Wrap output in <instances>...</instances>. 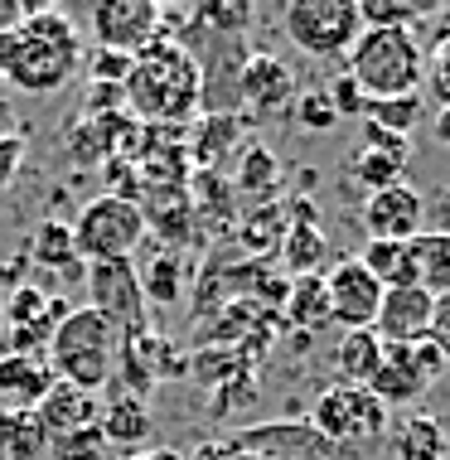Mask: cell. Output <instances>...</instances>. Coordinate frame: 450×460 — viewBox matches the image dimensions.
Segmentation results:
<instances>
[{"label":"cell","mask_w":450,"mask_h":460,"mask_svg":"<svg viewBox=\"0 0 450 460\" xmlns=\"http://www.w3.org/2000/svg\"><path fill=\"white\" fill-rule=\"evenodd\" d=\"M83 34L73 15L54 5H30L10 34H0V78L5 88L49 97L64 93L68 78L83 68Z\"/></svg>","instance_id":"6da1fadb"},{"label":"cell","mask_w":450,"mask_h":460,"mask_svg":"<svg viewBox=\"0 0 450 460\" xmlns=\"http://www.w3.org/2000/svg\"><path fill=\"white\" fill-rule=\"evenodd\" d=\"M121 97H127V117H136L141 127H184L204 107V73L180 40L160 34L131 58Z\"/></svg>","instance_id":"7a4b0ae2"},{"label":"cell","mask_w":450,"mask_h":460,"mask_svg":"<svg viewBox=\"0 0 450 460\" xmlns=\"http://www.w3.org/2000/svg\"><path fill=\"white\" fill-rule=\"evenodd\" d=\"M117 354H121V330L97 315L93 305H83L54 330L44 358L58 383H73L83 393H102L117 378Z\"/></svg>","instance_id":"3957f363"},{"label":"cell","mask_w":450,"mask_h":460,"mask_svg":"<svg viewBox=\"0 0 450 460\" xmlns=\"http://www.w3.org/2000/svg\"><path fill=\"white\" fill-rule=\"evenodd\" d=\"M349 78L364 88L368 102L378 97H407L427 83V49L417 30H364L349 49Z\"/></svg>","instance_id":"277c9868"},{"label":"cell","mask_w":450,"mask_h":460,"mask_svg":"<svg viewBox=\"0 0 450 460\" xmlns=\"http://www.w3.org/2000/svg\"><path fill=\"white\" fill-rule=\"evenodd\" d=\"M68 228H73V247H78V257L87 267L93 262H127V257H136V247L146 243L141 199H127V194L87 199Z\"/></svg>","instance_id":"5b68a950"},{"label":"cell","mask_w":450,"mask_h":460,"mask_svg":"<svg viewBox=\"0 0 450 460\" xmlns=\"http://www.w3.org/2000/svg\"><path fill=\"white\" fill-rule=\"evenodd\" d=\"M286 34L310 58H349L354 40L364 34L358 0H291L286 5Z\"/></svg>","instance_id":"8992f818"},{"label":"cell","mask_w":450,"mask_h":460,"mask_svg":"<svg viewBox=\"0 0 450 460\" xmlns=\"http://www.w3.org/2000/svg\"><path fill=\"white\" fill-rule=\"evenodd\" d=\"M310 427L320 431L324 441H334V446H358V441H373V437H383L387 427H393V412L373 397L368 388H349V383H330L320 397H315V407H310Z\"/></svg>","instance_id":"52a82bcc"},{"label":"cell","mask_w":450,"mask_h":460,"mask_svg":"<svg viewBox=\"0 0 450 460\" xmlns=\"http://www.w3.org/2000/svg\"><path fill=\"white\" fill-rule=\"evenodd\" d=\"M446 373V358L431 340H417V344H387V358L383 368L373 373L368 393L393 412V407H407L417 402L427 388H436V378Z\"/></svg>","instance_id":"ba28073f"},{"label":"cell","mask_w":450,"mask_h":460,"mask_svg":"<svg viewBox=\"0 0 450 460\" xmlns=\"http://www.w3.org/2000/svg\"><path fill=\"white\" fill-rule=\"evenodd\" d=\"M228 451L261 456V460H349L344 446L324 441L305 417L291 421H257V427H237L228 437Z\"/></svg>","instance_id":"9c48e42d"},{"label":"cell","mask_w":450,"mask_h":460,"mask_svg":"<svg viewBox=\"0 0 450 460\" xmlns=\"http://www.w3.org/2000/svg\"><path fill=\"white\" fill-rule=\"evenodd\" d=\"M180 373H190V358L174 354V344L160 330L121 334V354H117V378H111V388H121V393H131V397L146 402V397L155 393V383L180 378Z\"/></svg>","instance_id":"30bf717a"},{"label":"cell","mask_w":450,"mask_h":460,"mask_svg":"<svg viewBox=\"0 0 450 460\" xmlns=\"http://www.w3.org/2000/svg\"><path fill=\"white\" fill-rule=\"evenodd\" d=\"M83 281H87V296H93V310L102 320H111L121 334L150 330V310L141 296V277H136V257H127V262H93Z\"/></svg>","instance_id":"8fae6325"},{"label":"cell","mask_w":450,"mask_h":460,"mask_svg":"<svg viewBox=\"0 0 450 460\" xmlns=\"http://www.w3.org/2000/svg\"><path fill=\"white\" fill-rule=\"evenodd\" d=\"M160 34H165V10L155 0H102L93 10V40L97 49H111V54L136 58Z\"/></svg>","instance_id":"7c38bea8"},{"label":"cell","mask_w":450,"mask_h":460,"mask_svg":"<svg viewBox=\"0 0 450 460\" xmlns=\"http://www.w3.org/2000/svg\"><path fill=\"white\" fill-rule=\"evenodd\" d=\"M324 296H330V320L340 330H373L383 305V281L358 257H340L324 271Z\"/></svg>","instance_id":"4fadbf2b"},{"label":"cell","mask_w":450,"mask_h":460,"mask_svg":"<svg viewBox=\"0 0 450 460\" xmlns=\"http://www.w3.org/2000/svg\"><path fill=\"white\" fill-rule=\"evenodd\" d=\"M364 228L368 238H387V243H411L417 233H427V194L411 184H393V190L368 194L364 204Z\"/></svg>","instance_id":"5bb4252c"},{"label":"cell","mask_w":450,"mask_h":460,"mask_svg":"<svg viewBox=\"0 0 450 460\" xmlns=\"http://www.w3.org/2000/svg\"><path fill=\"white\" fill-rule=\"evenodd\" d=\"M233 93H237V107H247L243 117H267V111H281L296 97V73L277 54H247Z\"/></svg>","instance_id":"9a60e30c"},{"label":"cell","mask_w":450,"mask_h":460,"mask_svg":"<svg viewBox=\"0 0 450 460\" xmlns=\"http://www.w3.org/2000/svg\"><path fill=\"white\" fill-rule=\"evenodd\" d=\"M431 301H436V296L421 291V286H393V291H383L373 334H378L383 344H417V340H427Z\"/></svg>","instance_id":"2e32d148"},{"label":"cell","mask_w":450,"mask_h":460,"mask_svg":"<svg viewBox=\"0 0 450 460\" xmlns=\"http://www.w3.org/2000/svg\"><path fill=\"white\" fill-rule=\"evenodd\" d=\"M97 431H102L107 451H121V456H136L146 451L150 437H155V417L141 397L131 393H111L102 402V417H97Z\"/></svg>","instance_id":"e0dca14e"},{"label":"cell","mask_w":450,"mask_h":460,"mask_svg":"<svg viewBox=\"0 0 450 460\" xmlns=\"http://www.w3.org/2000/svg\"><path fill=\"white\" fill-rule=\"evenodd\" d=\"M34 417L44 421L49 441H58V437H73V431H83V427H97V417H102V397L73 388V383H54V388L44 393V402L34 407Z\"/></svg>","instance_id":"ac0fdd59"},{"label":"cell","mask_w":450,"mask_h":460,"mask_svg":"<svg viewBox=\"0 0 450 460\" xmlns=\"http://www.w3.org/2000/svg\"><path fill=\"white\" fill-rule=\"evenodd\" d=\"M54 383L58 378L44 354H0V397H10V407H30L34 412Z\"/></svg>","instance_id":"d6986e66"},{"label":"cell","mask_w":450,"mask_h":460,"mask_svg":"<svg viewBox=\"0 0 450 460\" xmlns=\"http://www.w3.org/2000/svg\"><path fill=\"white\" fill-rule=\"evenodd\" d=\"M30 257L34 267H44V271H58L64 281H83L87 277V262L78 257V247H73V228L68 223H58V218H44L40 228L30 233Z\"/></svg>","instance_id":"ffe728a7"},{"label":"cell","mask_w":450,"mask_h":460,"mask_svg":"<svg viewBox=\"0 0 450 460\" xmlns=\"http://www.w3.org/2000/svg\"><path fill=\"white\" fill-rule=\"evenodd\" d=\"M387 431H393V460H446L450 456L446 421L436 412H407Z\"/></svg>","instance_id":"44dd1931"},{"label":"cell","mask_w":450,"mask_h":460,"mask_svg":"<svg viewBox=\"0 0 450 460\" xmlns=\"http://www.w3.org/2000/svg\"><path fill=\"white\" fill-rule=\"evenodd\" d=\"M281 325L305 330V334H315L320 325H330V296H324V271H315V277H286Z\"/></svg>","instance_id":"7402d4cb"},{"label":"cell","mask_w":450,"mask_h":460,"mask_svg":"<svg viewBox=\"0 0 450 460\" xmlns=\"http://www.w3.org/2000/svg\"><path fill=\"white\" fill-rule=\"evenodd\" d=\"M383 358H387V344L373 330H344V340L334 344V373L349 388H368L373 373L383 368Z\"/></svg>","instance_id":"603a6c76"},{"label":"cell","mask_w":450,"mask_h":460,"mask_svg":"<svg viewBox=\"0 0 450 460\" xmlns=\"http://www.w3.org/2000/svg\"><path fill=\"white\" fill-rule=\"evenodd\" d=\"M243 141V117L237 111H208L204 121H194V136H190V155L199 170H218V160Z\"/></svg>","instance_id":"cb8c5ba5"},{"label":"cell","mask_w":450,"mask_h":460,"mask_svg":"<svg viewBox=\"0 0 450 460\" xmlns=\"http://www.w3.org/2000/svg\"><path fill=\"white\" fill-rule=\"evenodd\" d=\"M49 431L30 407H0V460H40Z\"/></svg>","instance_id":"d4e9b609"},{"label":"cell","mask_w":450,"mask_h":460,"mask_svg":"<svg viewBox=\"0 0 450 460\" xmlns=\"http://www.w3.org/2000/svg\"><path fill=\"white\" fill-rule=\"evenodd\" d=\"M358 262L383 281V291H393V286H417V257H411V243L368 238L364 252H358Z\"/></svg>","instance_id":"484cf974"},{"label":"cell","mask_w":450,"mask_h":460,"mask_svg":"<svg viewBox=\"0 0 450 460\" xmlns=\"http://www.w3.org/2000/svg\"><path fill=\"white\" fill-rule=\"evenodd\" d=\"M136 277H141L146 305H174L180 301V286H184V262H180L174 247H160L155 257H146V262L136 267Z\"/></svg>","instance_id":"4316f807"},{"label":"cell","mask_w":450,"mask_h":460,"mask_svg":"<svg viewBox=\"0 0 450 460\" xmlns=\"http://www.w3.org/2000/svg\"><path fill=\"white\" fill-rule=\"evenodd\" d=\"M324 257H330V247H324L320 223H286L281 262L291 277H315V271H324Z\"/></svg>","instance_id":"83f0119b"},{"label":"cell","mask_w":450,"mask_h":460,"mask_svg":"<svg viewBox=\"0 0 450 460\" xmlns=\"http://www.w3.org/2000/svg\"><path fill=\"white\" fill-rule=\"evenodd\" d=\"M417 257V286L431 296H450V238L446 233H417L411 238Z\"/></svg>","instance_id":"f1b7e54d"},{"label":"cell","mask_w":450,"mask_h":460,"mask_svg":"<svg viewBox=\"0 0 450 460\" xmlns=\"http://www.w3.org/2000/svg\"><path fill=\"white\" fill-rule=\"evenodd\" d=\"M436 10H441L436 0H358L364 30H417Z\"/></svg>","instance_id":"f546056e"},{"label":"cell","mask_w":450,"mask_h":460,"mask_svg":"<svg viewBox=\"0 0 450 460\" xmlns=\"http://www.w3.org/2000/svg\"><path fill=\"white\" fill-rule=\"evenodd\" d=\"M349 175L364 184L368 194L393 190V184H402V180H407V155H393V151H373V146H358L354 160H349Z\"/></svg>","instance_id":"4dcf8cb0"},{"label":"cell","mask_w":450,"mask_h":460,"mask_svg":"<svg viewBox=\"0 0 450 460\" xmlns=\"http://www.w3.org/2000/svg\"><path fill=\"white\" fill-rule=\"evenodd\" d=\"M257 10L247 0H208V5H194L190 10V24L194 30H214L218 40H243L252 30Z\"/></svg>","instance_id":"1f68e13d"},{"label":"cell","mask_w":450,"mask_h":460,"mask_svg":"<svg viewBox=\"0 0 450 460\" xmlns=\"http://www.w3.org/2000/svg\"><path fill=\"white\" fill-rule=\"evenodd\" d=\"M421 117H427V97H421V93L378 97V102H368V111H364L368 127H383V131H393V136H407V141H411V131H417Z\"/></svg>","instance_id":"d6a6232c"},{"label":"cell","mask_w":450,"mask_h":460,"mask_svg":"<svg viewBox=\"0 0 450 460\" xmlns=\"http://www.w3.org/2000/svg\"><path fill=\"white\" fill-rule=\"evenodd\" d=\"M243 368H252L247 364L243 354L233 349V344H204V349H199L194 358H190V373H194V383L199 388H223V383L233 378V373H243Z\"/></svg>","instance_id":"836d02e7"},{"label":"cell","mask_w":450,"mask_h":460,"mask_svg":"<svg viewBox=\"0 0 450 460\" xmlns=\"http://www.w3.org/2000/svg\"><path fill=\"white\" fill-rule=\"evenodd\" d=\"M281 184V165L267 146H247L243 151V165H237V190L257 194V199H271V190Z\"/></svg>","instance_id":"e575fe53"},{"label":"cell","mask_w":450,"mask_h":460,"mask_svg":"<svg viewBox=\"0 0 450 460\" xmlns=\"http://www.w3.org/2000/svg\"><path fill=\"white\" fill-rule=\"evenodd\" d=\"M247 402H257V368L233 373L223 388H214V397H208V412H214V417H237Z\"/></svg>","instance_id":"d590c367"},{"label":"cell","mask_w":450,"mask_h":460,"mask_svg":"<svg viewBox=\"0 0 450 460\" xmlns=\"http://www.w3.org/2000/svg\"><path fill=\"white\" fill-rule=\"evenodd\" d=\"M296 127L300 131H310V136H324V131H334V107H330V97H324V88H305V93H296Z\"/></svg>","instance_id":"8d00e7d4"},{"label":"cell","mask_w":450,"mask_h":460,"mask_svg":"<svg viewBox=\"0 0 450 460\" xmlns=\"http://www.w3.org/2000/svg\"><path fill=\"white\" fill-rule=\"evenodd\" d=\"M83 68L93 78V88H121L131 73V54H111V49H93L83 54Z\"/></svg>","instance_id":"74e56055"},{"label":"cell","mask_w":450,"mask_h":460,"mask_svg":"<svg viewBox=\"0 0 450 460\" xmlns=\"http://www.w3.org/2000/svg\"><path fill=\"white\" fill-rule=\"evenodd\" d=\"M49 451H54V460H102L107 441H102V431H97V427H83V431H73V437L49 441Z\"/></svg>","instance_id":"f35d334b"},{"label":"cell","mask_w":450,"mask_h":460,"mask_svg":"<svg viewBox=\"0 0 450 460\" xmlns=\"http://www.w3.org/2000/svg\"><path fill=\"white\" fill-rule=\"evenodd\" d=\"M324 97H330V107H334V117H364L368 111V97L364 88H358L349 73H334L330 78V88H324Z\"/></svg>","instance_id":"ab89813d"},{"label":"cell","mask_w":450,"mask_h":460,"mask_svg":"<svg viewBox=\"0 0 450 460\" xmlns=\"http://www.w3.org/2000/svg\"><path fill=\"white\" fill-rule=\"evenodd\" d=\"M427 88L436 93V102L450 107V40L436 44V54L427 58Z\"/></svg>","instance_id":"60d3db41"},{"label":"cell","mask_w":450,"mask_h":460,"mask_svg":"<svg viewBox=\"0 0 450 460\" xmlns=\"http://www.w3.org/2000/svg\"><path fill=\"white\" fill-rule=\"evenodd\" d=\"M427 340L441 349V358L450 364V296H436V301H431V330H427Z\"/></svg>","instance_id":"b9f144b4"},{"label":"cell","mask_w":450,"mask_h":460,"mask_svg":"<svg viewBox=\"0 0 450 460\" xmlns=\"http://www.w3.org/2000/svg\"><path fill=\"white\" fill-rule=\"evenodd\" d=\"M427 233H446L450 238V184L427 194Z\"/></svg>","instance_id":"7bdbcfd3"},{"label":"cell","mask_w":450,"mask_h":460,"mask_svg":"<svg viewBox=\"0 0 450 460\" xmlns=\"http://www.w3.org/2000/svg\"><path fill=\"white\" fill-rule=\"evenodd\" d=\"M364 146H373V151H393V155H407V160H411V141H407V136H393V131H383V127H368V121H364Z\"/></svg>","instance_id":"ee69618b"},{"label":"cell","mask_w":450,"mask_h":460,"mask_svg":"<svg viewBox=\"0 0 450 460\" xmlns=\"http://www.w3.org/2000/svg\"><path fill=\"white\" fill-rule=\"evenodd\" d=\"M20 155H24V141L20 136H5V141H0V184L20 170Z\"/></svg>","instance_id":"f6af8a7d"},{"label":"cell","mask_w":450,"mask_h":460,"mask_svg":"<svg viewBox=\"0 0 450 460\" xmlns=\"http://www.w3.org/2000/svg\"><path fill=\"white\" fill-rule=\"evenodd\" d=\"M184 460H233V451H228V441H204V446H194Z\"/></svg>","instance_id":"bcb514c9"},{"label":"cell","mask_w":450,"mask_h":460,"mask_svg":"<svg viewBox=\"0 0 450 460\" xmlns=\"http://www.w3.org/2000/svg\"><path fill=\"white\" fill-rule=\"evenodd\" d=\"M24 10L30 5H15V0H0V34H10L15 24L24 20Z\"/></svg>","instance_id":"7dc6e473"},{"label":"cell","mask_w":450,"mask_h":460,"mask_svg":"<svg viewBox=\"0 0 450 460\" xmlns=\"http://www.w3.org/2000/svg\"><path fill=\"white\" fill-rule=\"evenodd\" d=\"M431 131H436V141H441V146H450V107H436Z\"/></svg>","instance_id":"c3c4849f"},{"label":"cell","mask_w":450,"mask_h":460,"mask_svg":"<svg viewBox=\"0 0 450 460\" xmlns=\"http://www.w3.org/2000/svg\"><path fill=\"white\" fill-rule=\"evenodd\" d=\"M121 460H184L180 451H136V456H121Z\"/></svg>","instance_id":"681fc988"},{"label":"cell","mask_w":450,"mask_h":460,"mask_svg":"<svg viewBox=\"0 0 450 460\" xmlns=\"http://www.w3.org/2000/svg\"><path fill=\"white\" fill-rule=\"evenodd\" d=\"M10 136V107H5V97H0V141Z\"/></svg>","instance_id":"f907efd6"},{"label":"cell","mask_w":450,"mask_h":460,"mask_svg":"<svg viewBox=\"0 0 450 460\" xmlns=\"http://www.w3.org/2000/svg\"><path fill=\"white\" fill-rule=\"evenodd\" d=\"M233 460H261V456H243V451H233Z\"/></svg>","instance_id":"816d5d0a"},{"label":"cell","mask_w":450,"mask_h":460,"mask_svg":"<svg viewBox=\"0 0 450 460\" xmlns=\"http://www.w3.org/2000/svg\"><path fill=\"white\" fill-rule=\"evenodd\" d=\"M0 330H5V310H0Z\"/></svg>","instance_id":"f5cc1de1"},{"label":"cell","mask_w":450,"mask_h":460,"mask_svg":"<svg viewBox=\"0 0 450 460\" xmlns=\"http://www.w3.org/2000/svg\"><path fill=\"white\" fill-rule=\"evenodd\" d=\"M446 460H450V456H446Z\"/></svg>","instance_id":"db71d44e"}]
</instances>
